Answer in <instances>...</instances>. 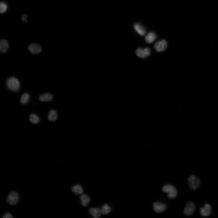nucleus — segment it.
<instances>
[{
    "mask_svg": "<svg viewBox=\"0 0 218 218\" xmlns=\"http://www.w3.org/2000/svg\"><path fill=\"white\" fill-rule=\"evenodd\" d=\"M162 191L163 193H167V196L170 199H174L178 195L176 187L172 185H166L164 186L162 188Z\"/></svg>",
    "mask_w": 218,
    "mask_h": 218,
    "instance_id": "1",
    "label": "nucleus"
},
{
    "mask_svg": "<svg viewBox=\"0 0 218 218\" xmlns=\"http://www.w3.org/2000/svg\"><path fill=\"white\" fill-rule=\"evenodd\" d=\"M188 182L190 189L192 191L197 190L201 184L200 180L195 175H191L189 177Z\"/></svg>",
    "mask_w": 218,
    "mask_h": 218,
    "instance_id": "2",
    "label": "nucleus"
},
{
    "mask_svg": "<svg viewBox=\"0 0 218 218\" xmlns=\"http://www.w3.org/2000/svg\"><path fill=\"white\" fill-rule=\"evenodd\" d=\"M7 88L10 90L15 92H17L20 87L19 80L15 77H11L8 79L6 82Z\"/></svg>",
    "mask_w": 218,
    "mask_h": 218,
    "instance_id": "3",
    "label": "nucleus"
},
{
    "mask_svg": "<svg viewBox=\"0 0 218 218\" xmlns=\"http://www.w3.org/2000/svg\"><path fill=\"white\" fill-rule=\"evenodd\" d=\"M19 194L15 191H12L10 193L7 198V201L9 205L15 206L17 204L19 201Z\"/></svg>",
    "mask_w": 218,
    "mask_h": 218,
    "instance_id": "4",
    "label": "nucleus"
},
{
    "mask_svg": "<svg viewBox=\"0 0 218 218\" xmlns=\"http://www.w3.org/2000/svg\"><path fill=\"white\" fill-rule=\"evenodd\" d=\"M196 209L195 203L192 201H188L184 208V213L187 216H190L194 213Z\"/></svg>",
    "mask_w": 218,
    "mask_h": 218,
    "instance_id": "5",
    "label": "nucleus"
},
{
    "mask_svg": "<svg viewBox=\"0 0 218 218\" xmlns=\"http://www.w3.org/2000/svg\"><path fill=\"white\" fill-rule=\"evenodd\" d=\"M151 50L149 48L144 49L139 48L136 50V55L141 58L145 59L148 57L150 54Z\"/></svg>",
    "mask_w": 218,
    "mask_h": 218,
    "instance_id": "6",
    "label": "nucleus"
},
{
    "mask_svg": "<svg viewBox=\"0 0 218 218\" xmlns=\"http://www.w3.org/2000/svg\"><path fill=\"white\" fill-rule=\"evenodd\" d=\"M167 43L166 41L162 40L157 42L154 46L156 50L158 52H162L165 51L167 47Z\"/></svg>",
    "mask_w": 218,
    "mask_h": 218,
    "instance_id": "7",
    "label": "nucleus"
},
{
    "mask_svg": "<svg viewBox=\"0 0 218 218\" xmlns=\"http://www.w3.org/2000/svg\"><path fill=\"white\" fill-rule=\"evenodd\" d=\"M167 209V206L164 203L159 202H155L153 205V209L157 213H160L165 211Z\"/></svg>",
    "mask_w": 218,
    "mask_h": 218,
    "instance_id": "8",
    "label": "nucleus"
},
{
    "mask_svg": "<svg viewBox=\"0 0 218 218\" xmlns=\"http://www.w3.org/2000/svg\"><path fill=\"white\" fill-rule=\"evenodd\" d=\"M201 215L203 217L209 216L212 213V208L210 204L206 203L204 208H201L200 209Z\"/></svg>",
    "mask_w": 218,
    "mask_h": 218,
    "instance_id": "9",
    "label": "nucleus"
},
{
    "mask_svg": "<svg viewBox=\"0 0 218 218\" xmlns=\"http://www.w3.org/2000/svg\"><path fill=\"white\" fill-rule=\"evenodd\" d=\"M28 49L30 52L33 54H39L41 52V47L39 44H33L30 45L28 47Z\"/></svg>",
    "mask_w": 218,
    "mask_h": 218,
    "instance_id": "10",
    "label": "nucleus"
},
{
    "mask_svg": "<svg viewBox=\"0 0 218 218\" xmlns=\"http://www.w3.org/2000/svg\"><path fill=\"white\" fill-rule=\"evenodd\" d=\"M80 202L81 205L84 207L88 206L90 199L89 197L86 194H82L80 197Z\"/></svg>",
    "mask_w": 218,
    "mask_h": 218,
    "instance_id": "11",
    "label": "nucleus"
},
{
    "mask_svg": "<svg viewBox=\"0 0 218 218\" xmlns=\"http://www.w3.org/2000/svg\"><path fill=\"white\" fill-rule=\"evenodd\" d=\"M9 47L8 41L5 39H2L0 41V51L3 52H6Z\"/></svg>",
    "mask_w": 218,
    "mask_h": 218,
    "instance_id": "12",
    "label": "nucleus"
},
{
    "mask_svg": "<svg viewBox=\"0 0 218 218\" xmlns=\"http://www.w3.org/2000/svg\"><path fill=\"white\" fill-rule=\"evenodd\" d=\"M53 98L52 94L49 93H45L40 95L39 100L41 102H49L51 101Z\"/></svg>",
    "mask_w": 218,
    "mask_h": 218,
    "instance_id": "13",
    "label": "nucleus"
},
{
    "mask_svg": "<svg viewBox=\"0 0 218 218\" xmlns=\"http://www.w3.org/2000/svg\"><path fill=\"white\" fill-rule=\"evenodd\" d=\"M134 28L136 32L141 36L145 35L146 30L144 27L139 24H136L134 25Z\"/></svg>",
    "mask_w": 218,
    "mask_h": 218,
    "instance_id": "14",
    "label": "nucleus"
},
{
    "mask_svg": "<svg viewBox=\"0 0 218 218\" xmlns=\"http://www.w3.org/2000/svg\"><path fill=\"white\" fill-rule=\"evenodd\" d=\"M156 34L152 32H150L145 38L146 42L148 44H151L157 38Z\"/></svg>",
    "mask_w": 218,
    "mask_h": 218,
    "instance_id": "15",
    "label": "nucleus"
},
{
    "mask_svg": "<svg viewBox=\"0 0 218 218\" xmlns=\"http://www.w3.org/2000/svg\"><path fill=\"white\" fill-rule=\"evenodd\" d=\"M89 213L94 218L100 217L102 213L100 209L97 208H91L89 209Z\"/></svg>",
    "mask_w": 218,
    "mask_h": 218,
    "instance_id": "16",
    "label": "nucleus"
},
{
    "mask_svg": "<svg viewBox=\"0 0 218 218\" xmlns=\"http://www.w3.org/2000/svg\"><path fill=\"white\" fill-rule=\"evenodd\" d=\"M72 190L73 193L76 195L82 194L83 193V187L79 185H77L73 186L72 187Z\"/></svg>",
    "mask_w": 218,
    "mask_h": 218,
    "instance_id": "17",
    "label": "nucleus"
},
{
    "mask_svg": "<svg viewBox=\"0 0 218 218\" xmlns=\"http://www.w3.org/2000/svg\"><path fill=\"white\" fill-rule=\"evenodd\" d=\"M58 117L57 111L54 110H51L49 113L48 118L50 121H56Z\"/></svg>",
    "mask_w": 218,
    "mask_h": 218,
    "instance_id": "18",
    "label": "nucleus"
},
{
    "mask_svg": "<svg viewBox=\"0 0 218 218\" xmlns=\"http://www.w3.org/2000/svg\"><path fill=\"white\" fill-rule=\"evenodd\" d=\"M101 213L104 215H107L110 213L112 210L111 207L107 204H105L101 208Z\"/></svg>",
    "mask_w": 218,
    "mask_h": 218,
    "instance_id": "19",
    "label": "nucleus"
},
{
    "mask_svg": "<svg viewBox=\"0 0 218 218\" xmlns=\"http://www.w3.org/2000/svg\"><path fill=\"white\" fill-rule=\"evenodd\" d=\"M30 98V94L25 93L22 95L20 99V103L23 104H25L29 101Z\"/></svg>",
    "mask_w": 218,
    "mask_h": 218,
    "instance_id": "20",
    "label": "nucleus"
},
{
    "mask_svg": "<svg viewBox=\"0 0 218 218\" xmlns=\"http://www.w3.org/2000/svg\"><path fill=\"white\" fill-rule=\"evenodd\" d=\"M30 120L32 124H37L39 122V118L35 114H32L30 115Z\"/></svg>",
    "mask_w": 218,
    "mask_h": 218,
    "instance_id": "21",
    "label": "nucleus"
},
{
    "mask_svg": "<svg viewBox=\"0 0 218 218\" xmlns=\"http://www.w3.org/2000/svg\"><path fill=\"white\" fill-rule=\"evenodd\" d=\"M7 9L8 6L6 3L3 2H0V13H4Z\"/></svg>",
    "mask_w": 218,
    "mask_h": 218,
    "instance_id": "22",
    "label": "nucleus"
},
{
    "mask_svg": "<svg viewBox=\"0 0 218 218\" xmlns=\"http://www.w3.org/2000/svg\"><path fill=\"white\" fill-rule=\"evenodd\" d=\"M13 217L11 214L9 213H6L4 214L3 216V218H12Z\"/></svg>",
    "mask_w": 218,
    "mask_h": 218,
    "instance_id": "23",
    "label": "nucleus"
},
{
    "mask_svg": "<svg viewBox=\"0 0 218 218\" xmlns=\"http://www.w3.org/2000/svg\"><path fill=\"white\" fill-rule=\"evenodd\" d=\"M27 18H28V16L26 15H24L22 16V20L25 22H27Z\"/></svg>",
    "mask_w": 218,
    "mask_h": 218,
    "instance_id": "24",
    "label": "nucleus"
}]
</instances>
